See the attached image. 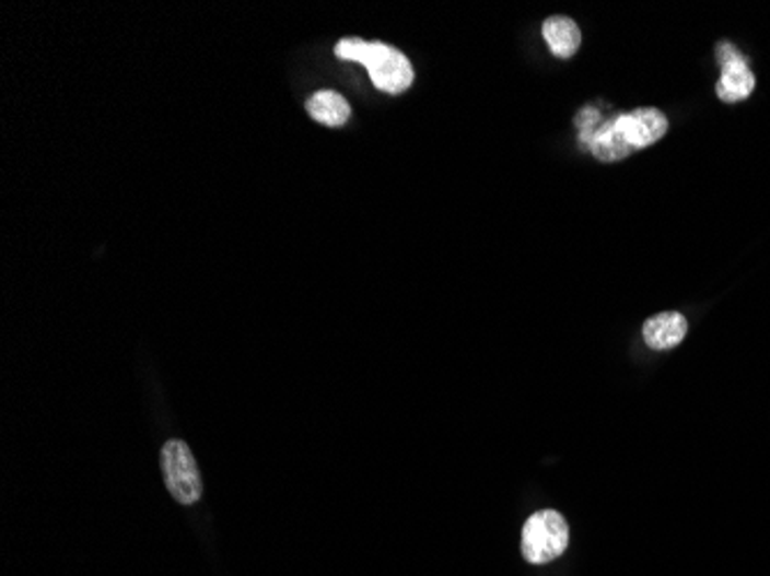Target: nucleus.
I'll use <instances>...</instances> for the list:
<instances>
[{"instance_id": "f257e3e1", "label": "nucleus", "mask_w": 770, "mask_h": 576, "mask_svg": "<svg viewBox=\"0 0 770 576\" xmlns=\"http://www.w3.org/2000/svg\"><path fill=\"white\" fill-rule=\"evenodd\" d=\"M570 544V526L561 512L540 509L522 530V553L530 565H547L561 559Z\"/></svg>"}, {"instance_id": "f03ea898", "label": "nucleus", "mask_w": 770, "mask_h": 576, "mask_svg": "<svg viewBox=\"0 0 770 576\" xmlns=\"http://www.w3.org/2000/svg\"><path fill=\"white\" fill-rule=\"evenodd\" d=\"M162 471L171 496L180 505H195L199 503L203 486L201 475L195 457L187 443L183 440H168L162 450Z\"/></svg>"}, {"instance_id": "7ed1b4c3", "label": "nucleus", "mask_w": 770, "mask_h": 576, "mask_svg": "<svg viewBox=\"0 0 770 576\" xmlns=\"http://www.w3.org/2000/svg\"><path fill=\"white\" fill-rule=\"evenodd\" d=\"M360 66L370 72V79L376 89L388 95L409 91L413 83V68L409 58L399 49L383 45V42H370L368 54L362 58Z\"/></svg>"}, {"instance_id": "20e7f679", "label": "nucleus", "mask_w": 770, "mask_h": 576, "mask_svg": "<svg viewBox=\"0 0 770 576\" xmlns=\"http://www.w3.org/2000/svg\"><path fill=\"white\" fill-rule=\"evenodd\" d=\"M715 56L722 68L720 81L715 85L718 97L726 104L743 102L750 97L757 85V79L750 66H747V58L732 45V42H720Z\"/></svg>"}, {"instance_id": "39448f33", "label": "nucleus", "mask_w": 770, "mask_h": 576, "mask_svg": "<svg viewBox=\"0 0 770 576\" xmlns=\"http://www.w3.org/2000/svg\"><path fill=\"white\" fill-rule=\"evenodd\" d=\"M618 122H620V130H623V137L628 139V143L634 148V151L657 143L669 130L667 116L660 109H653V106H646V109H634L632 114H626V116H618Z\"/></svg>"}, {"instance_id": "423d86ee", "label": "nucleus", "mask_w": 770, "mask_h": 576, "mask_svg": "<svg viewBox=\"0 0 770 576\" xmlns=\"http://www.w3.org/2000/svg\"><path fill=\"white\" fill-rule=\"evenodd\" d=\"M582 137L588 143V151L600 162H620L634 153V148L623 137V130H620L618 116L605 122H597L595 127H588V130L582 132Z\"/></svg>"}, {"instance_id": "0eeeda50", "label": "nucleus", "mask_w": 770, "mask_h": 576, "mask_svg": "<svg viewBox=\"0 0 770 576\" xmlns=\"http://www.w3.org/2000/svg\"><path fill=\"white\" fill-rule=\"evenodd\" d=\"M688 334L686 316L678 311H665L651 316L644 324V341L653 351H669L678 346Z\"/></svg>"}, {"instance_id": "6e6552de", "label": "nucleus", "mask_w": 770, "mask_h": 576, "mask_svg": "<svg viewBox=\"0 0 770 576\" xmlns=\"http://www.w3.org/2000/svg\"><path fill=\"white\" fill-rule=\"evenodd\" d=\"M542 35L556 58H572L582 47V31L570 16H549L542 24Z\"/></svg>"}, {"instance_id": "1a4fd4ad", "label": "nucleus", "mask_w": 770, "mask_h": 576, "mask_svg": "<svg viewBox=\"0 0 770 576\" xmlns=\"http://www.w3.org/2000/svg\"><path fill=\"white\" fill-rule=\"evenodd\" d=\"M307 114L320 125L341 127L351 118V106L335 91H318L307 99Z\"/></svg>"}, {"instance_id": "9d476101", "label": "nucleus", "mask_w": 770, "mask_h": 576, "mask_svg": "<svg viewBox=\"0 0 770 576\" xmlns=\"http://www.w3.org/2000/svg\"><path fill=\"white\" fill-rule=\"evenodd\" d=\"M370 42L358 39V37H349V39H339L335 47V56L341 60H351V62H362L368 54Z\"/></svg>"}]
</instances>
